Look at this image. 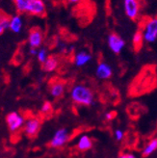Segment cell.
<instances>
[{
    "label": "cell",
    "mask_w": 157,
    "mask_h": 158,
    "mask_svg": "<svg viewBox=\"0 0 157 158\" xmlns=\"http://www.w3.org/2000/svg\"><path fill=\"white\" fill-rule=\"evenodd\" d=\"M116 116V113L114 111H109L105 114V118H106V120L108 121H111L114 118V117Z\"/></svg>",
    "instance_id": "cell-23"
},
{
    "label": "cell",
    "mask_w": 157,
    "mask_h": 158,
    "mask_svg": "<svg viewBox=\"0 0 157 158\" xmlns=\"http://www.w3.org/2000/svg\"><path fill=\"white\" fill-rule=\"evenodd\" d=\"M26 13L38 17H43L45 15L44 2L42 0H28Z\"/></svg>",
    "instance_id": "cell-7"
},
{
    "label": "cell",
    "mask_w": 157,
    "mask_h": 158,
    "mask_svg": "<svg viewBox=\"0 0 157 158\" xmlns=\"http://www.w3.org/2000/svg\"><path fill=\"white\" fill-rule=\"evenodd\" d=\"M144 41L152 44L157 39V19H148L142 31Z\"/></svg>",
    "instance_id": "cell-4"
},
{
    "label": "cell",
    "mask_w": 157,
    "mask_h": 158,
    "mask_svg": "<svg viewBox=\"0 0 157 158\" xmlns=\"http://www.w3.org/2000/svg\"><path fill=\"white\" fill-rule=\"evenodd\" d=\"M43 42V34L41 29L33 28L30 30V33L28 36V44L31 48H37L42 45Z\"/></svg>",
    "instance_id": "cell-9"
},
{
    "label": "cell",
    "mask_w": 157,
    "mask_h": 158,
    "mask_svg": "<svg viewBox=\"0 0 157 158\" xmlns=\"http://www.w3.org/2000/svg\"><path fill=\"white\" fill-rule=\"evenodd\" d=\"M108 46L109 48L111 49L112 52L116 53V54H119L122 52V50L123 49V47L125 45V42L124 40L119 36L116 33H112L108 36Z\"/></svg>",
    "instance_id": "cell-6"
},
{
    "label": "cell",
    "mask_w": 157,
    "mask_h": 158,
    "mask_svg": "<svg viewBox=\"0 0 157 158\" xmlns=\"http://www.w3.org/2000/svg\"><path fill=\"white\" fill-rule=\"evenodd\" d=\"M22 26H23V21L22 19L19 15H13L12 18H10V21H9V29L14 33H20L22 30Z\"/></svg>",
    "instance_id": "cell-11"
},
{
    "label": "cell",
    "mask_w": 157,
    "mask_h": 158,
    "mask_svg": "<svg viewBox=\"0 0 157 158\" xmlns=\"http://www.w3.org/2000/svg\"><path fill=\"white\" fill-rule=\"evenodd\" d=\"M92 60V55L88 53L87 51H79L78 53L75 54L74 57V64L77 67H83L85 65H87L89 62Z\"/></svg>",
    "instance_id": "cell-12"
},
{
    "label": "cell",
    "mask_w": 157,
    "mask_h": 158,
    "mask_svg": "<svg viewBox=\"0 0 157 158\" xmlns=\"http://www.w3.org/2000/svg\"><path fill=\"white\" fill-rule=\"evenodd\" d=\"M50 94L53 98H60L65 92V83L62 81H56L54 82L49 89Z\"/></svg>",
    "instance_id": "cell-15"
},
{
    "label": "cell",
    "mask_w": 157,
    "mask_h": 158,
    "mask_svg": "<svg viewBox=\"0 0 157 158\" xmlns=\"http://www.w3.org/2000/svg\"><path fill=\"white\" fill-rule=\"evenodd\" d=\"M9 15L3 12H0V35H2L7 29H9Z\"/></svg>",
    "instance_id": "cell-17"
},
{
    "label": "cell",
    "mask_w": 157,
    "mask_h": 158,
    "mask_svg": "<svg viewBox=\"0 0 157 158\" xmlns=\"http://www.w3.org/2000/svg\"><path fill=\"white\" fill-rule=\"evenodd\" d=\"M118 158H136L135 155L133 153H129V152H125V153H122Z\"/></svg>",
    "instance_id": "cell-24"
},
{
    "label": "cell",
    "mask_w": 157,
    "mask_h": 158,
    "mask_svg": "<svg viewBox=\"0 0 157 158\" xmlns=\"http://www.w3.org/2000/svg\"><path fill=\"white\" fill-rule=\"evenodd\" d=\"M113 74V69L111 66L108 65L105 62H100L97 66L96 69V75L98 79L101 80H105V79H109Z\"/></svg>",
    "instance_id": "cell-10"
},
{
    "label": "cell",
    "mask_w": 157,
    "mask_h": 158,
    "mask_svg": "<svg viewBox=\"0 0 157 158\" xmlns=\"http://www.w3.org/2000/svg\"><path fill=\"white\" fill-rule=\"evenodd\" d=\"M59 66V60L55 56H48L46 61L43 64V69L46 73H52L55 69H57Z\"/></svg>",
    "instance_id": "cell-14"
},
{
    "label": "cell",
    "mask_w": 157,
    "mask_h": 158,
    "mask_svg": "<svg viewBox=\"0 0 157 158\" xmlns=\"http://www.w3.org/2000/svg\"><path fill=\"white\" fill-rule=\"evenodd\" d=\"M70 98L76 104L83 106H90L95 101V94L92 89L83 84H77L72 87Z\"/></svg>",
    "instance_id": "cell-1"
},
{
    "label": "cell",
    "mask_w": 157,
    "mask_h": 158,
    "mask_svg": "<svg viewBox=\"0 0 157 158\" xmlns=\"http://www.w3.org/2000/svg\"><path fill=\"white\" fill-rule=\"evenodd\" d=\"M132 42H133V45L134 47L139 50L141 48V46L143 44V42H144V38H143V33L141 30H138L135 32V34L133 35V38H132Z\"/></svg>",
    "instance_id": "cell-18"
},
{
    "label": "cell",
    "mask_w": 157,
    "mask_h": 158,
    "mask_svg": "<svg viewBox=\"0 0 157 158\" xmlns=\"http://www.w3.org/2000/svg\"><path fill=\"white\" fill-rule=\"evenodd\" d=\"M124 137V132L123 130L120 129V128H118L115 130V138L118 140V141H122Z\"/></svg>",
    "instance_id": "cell-22"
},
{
    "label": "cell",
    "mask_w": 157,
    "mask_h": 158,
    "mask_svg": "<svg viewBox=\"0 0 157 158\" xmlns=\"http://www.w3.org/2000/svg\"><path fill=\"white\" fill-rule=\"evenodd\" d=\"M52 112V105L50 102L45 101L41 107V113L43 115H49Z\"/></svg>",
    "instance_id": "cell-21"
},
{
    "label": "cell",
    "mask_w": 157,
    "mask_h": 158,
    "mask_svg": "<svg viewBox=\"0 0 157 158\" xmlns=\"http://www.w3.org/2000/svg\"><path fill=\"white\" fill-rule=\"evenodd\" d=\"M41 121L36 117H30L23 124V130L28 137H35L41 129Z\"/></svg>",
    "instance_id": "cell-5"
},
{
    "label": "cell",
    "mask_w": 157,
    "mask_h": 158,
    "mask_svg": "<svg viewBox=\"0 0 157 158\" xmlns=\"http://www.w3.org/2000/svg\"><path fill=\"white\" fill-rule=\"evenodd\" d=\"M37 53H38V49H37V48H31V47H30V54H31V55H34V56H37Z\"/></svg>",
    "instance_id": "cell-25"
},
{
    "label": "cell",
    "mask_w": 157,
    "mask_h": 158,
    "mask_svg": "<svg viewBox=\"0 0 157 158\" xmlns=\"http://www.w3.org/2000/svg\"><path fill=\"white\" fill-rule=\"evenodd\" d=\"M37 59L38 61L42 63V64H43V63L46 61V59H48V50H46L45 48H41V49H38V53H37Z\"/></svg>",
    "instance_id": "cell-20"
},
{
    "label": "cell",
    "mask_w": 157,
    "mask_h": 158,
    "mask_svg": "<svg viewBox=\"0 0 157 158\" xmlns=\"http://www.w3.org/2000/svg\"><path fill=\"white\" fill-rule=\"evenodd\" d=\"M24 123L25 118L17 111H13L6 116V123L12 133L18 132L19 129H21Z\"/></svg>",
    "instance_id": "cell-2"
},
{
    "label": "cell",
    "mask_w": 157,
    "mask_h": 158,
    "mask_svg": "<svg viewBox=\"0 0 157 158\" xmlns=\"http://www.w3.org/2000/svg\"><path fill=\"white\" fill-rule=\"evenodd\" d=\"M123 9L125 15L130 19H136L140 12V3L137 0H124L123 1Z\"/></svg>",
    "instance_id": "cell-8"
},
{
    "label": "cell",
    "mask_w": 157,
    "mask_h": 158,
    "mask_svg": "<svg viewBox=\"0 0 157 158\" xmlns=\"http://www.w3.org/2000/svg\"><path fill=\"white\" fill-rule=\"evenodd\" d=\"M69 131L67 128H60L54 133L53 137L49 142V146L53 148H61L64 147L69 140Z\"/></svg>",
    "instance_id": "cell-3"
},
{
    "label": "cell",
    "mask_w": 157,
    "mask_h": 158,
    "mask_svg": "<svg viewBox=\"0 0 157 158\" xmlns=\"http://www.w3.org/2000/svg\"><path fill=\"white\" fill-rule=\"evenodd\" d=\"M14 4L19 13H26L28 0H17L14 1Z\"/></svg>",
    "instance_id": "cell-19"
},
{
    "label": "cell",
    "mask_w": 157,
    "mask_h": 158,
    "mask_svg": "<svg viewBox=\"0 0 157 158\" xmlns=\"http://www.w3.org/2000/svg\"><path fill=\"white\" fill-rule=\"evenodd\" d=\"M157 149V139L153 138L151 140H150L147 143V145L144 147L143 151H142V155L144 157H147L151 155L152 153H154Z\"/></svg>",
    "instance_id": "cell-16"
},
{
    "label": "cell",
    "mask_w": 157,
    "mask_h": 158,
    "mask_svg": "<svg viewBox=\"0 0 157 158\" xmlns=\"http://www.w3.org/2000/svg\"><path fill=\"white\" fill-rule=\"evenodd\" d=\"M92 148H93V140L88 135H86V134L81 135L77 142V148L80 152H87Z\"/></svg>",
    "instance_id": "cell-13"
}]
</instances>
